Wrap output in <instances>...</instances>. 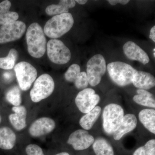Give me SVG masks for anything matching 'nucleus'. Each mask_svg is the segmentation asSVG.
<instances>
[{"mask_svg":"<svg viewBox=\"0 0 155 155\" xmlns=\"http://www.w3.org/2000/svg\"><path fill=\"white\" fill-rule=\"evenodd\" d=\"M16 134L11 128L7 127L0 128V148L12 149L16 143Z\"/></svg>","mask_w":155,"mask_h":155,"instance_id":"f3484780","label":"nucleus"},{"mask_svg":"<svg viewBox=\"0 0 155 155\" xmlns=\"http://www.w3.org/2000/svg\"><path fill=\"white\" fill-rule=\"evenodd\" d=\"M139 119L144 127L152 133L155 134V110L144 109L138 114Z\"/></svg>","mask_w":155,"mask_h":155,"instance_id":"6ab92c4d","label":"nucleus"},{"mask_svg":"<svg viewBox=\"0 0 155 155\" xmlns=\"http://www.w3.org/2000/svg\"><path fill=\"white\" fill-rule=\"evenodd\" d=\"M133 155H155V140H148L143 146L136 150Z\"/></svg>","mask_w":155,"mask_h":155,"instance_id":"393cba45","label":"nucleus"},{"mask_svg":"<svg viewBox=\"0 0 155 155\" xmlns=\"http://www.w3.org/2000/svg\"><path fill=\"white\" fill-rule=\"evenodd\" d=\"M100 101L93 89L86 88L78 93L75 99L76 107L81 113L87 114L96 107Z\"/></svg>","mask_w":155,"mask_h":155,"instance_id":"1a4fd4ad","label":"nucleus"},{"mask_svg":"<svg viewBox=\"0 0 155 155\" xmlns=\"http://www.w3.org/2000/svg\"><path fill=\"white\" fill-rule=\"evenodd\" d=\"M19 14L17 12L10 11L0 15V25H4L17 21Z\"/></svg>","mask_w":155,"mask_h":155,"instance_id":"bb28decb","label":"nucleus"},{"mask_svg":"<svg viewBox=\"0 0 155 155\" xmlns=\"http://www.w3.org/2000/svg\"><path fill=\"white\" fill-rule=\"evenodd\" d=\"M1 121H2V118H1V115H0V123H1Z\"/></svg>","mask_w":155,"mask_h":155,"instance_id":"f704fd0d","label":"nucleus"},{"mask_svg":"<svg viewBox=\"0 0 155 155\" xmlns=\"http://www.w3.org/2000/svg\"><path fill=\"white\" fill-rule=\"evenodd\" d=\"M112 6H115L117 4H120L122 5H126L130 2L129 0H109L107 1Z\"/></svg>","mask_w":155,"mask_h":155,"instance_id":"7c9ffc66","label":"nucleus"},{"mask_svg":"<svg viewBox=\"0 0 155 155\" xmlns=\"http://www.w3.org/2000/svg\"><path fill=\"white\" fill-rule=\"evenodd\" d=\"M92 145L96 155H114L113 147L105 139L102 137L97 138Z\"/></svg>","mask_w":155,"mask_h":155,"instance_id":"4be33fe9","label":"nucleus"},{"mask_svg":"<svg viewBox=\"0 0 155 155\" xmlns=\"http://www.w3.org/2000/svg\"><path fill=\"white\" fill-rule=\"evenodd\" d=\"M107 69L111 80L120 87L127 86L132 83L137 71L129 64L121 61L109 63Z\"/></svg>","mask_w":155,"mask_h":155,"instance_id":"7ed1b4c3","label":"nucleus"},{"mask_svg":"<svg viewBox=\"0 0 155 155\" xmlns=\"http://www.w3.org/2000/svg\"><path fill=\"white\" fill-rule=\"evenodd\" d=\"M81 72L80 66L77 64H73L67 69L64 74V77L67 81L74 83L75 79Z\"/></svg>","mask_w":155,"mask_h":155,"instance_id":"a878e982","label":"nucleus"},{"mask_svg":"<svg viewBox=\"0 0 155 155\" xmlns=\"http://www.w3.org/2000/svg\"><path fill=\"white\" fill-rule=\"evenodd\" d=\"M54 121L48 117L37 119L31 125L29 133L33 137H39L51 133L55 127Z\"/></svg>","mask_w":155,"mask_h":155,"instance_id":"f8f14e48","label":"nucleus"},{"mask_svg":"<svg viewBox=\"0 0 155 155\" xmlns=\"http://www.w3.org/2000/svg\"><path fill=\"white\" fill-rule=\"evenodd\" d=\"M137 119L135 115L132 114L124 115L120 126L113 134L114 140H120L125 134L134 130L137 127Z\"/></svg>","mask_w":155,"mask_h":155,"instance_id":"4468645a","label":"nucleus"},{"mask_svg":"<svg viewBox=\"0 0 155 155\" xmlns=\"http://www.w3.org/2000/svg\"><path fill=\"white\" fill-rule=\"evenodd\" d=\"M101 111V108L99 106H96L92 110L81 118L79 124L84 130H89L93 127Z\"/></svg>","mask_w":155,"mask_h":155,"instance_id":"aec40b11","label":"nucleus"},{"mask_svg":"<svg viewBox=\"0 0 155 155\" xmlns=\"http://www.w3.org/2000/svg\"><path fill=\"white\" fill-rule=\"evenodd\" d=\"M137 94L133 97V101L137 104L145 107L155 108V100L153 95L145 90L137 89Z\"/></svg>","mask_w":155,"mask_h":155,"instance_id":"412c9836","label":"nucleus"},{"mask_svg":"<svg viewBox=\"0 0 155 155\" xmlns=\"http://www.w3.org/2000/svg\"><path fill=\"white\" fill-rule=\"evenodd\" d=\"M76 2L73 0H61L57 5L48 6L46 13L50 16H54L69 13V9L75 7Z\"/></svg>","mask_w":155,"mask_h":155,"instance_id":"a211bd4d","label":"nucleus"},{"mask_svg":"<svg viewBox=\"0 0 155 155\" xmlns=\"http://www.w3.org/2000/svg\"><path fill=\"white\" fill-rule=\"evenodd\" d=\"M8 101L14 107L20 106L22 102L21 92L18 86H14L9 89L6 95Z\"/></svg>","mask_w":155,"mask_h":155,"instance_id":"b1692460","label":"nucleus"},{"mask_svg":"<svg viewBox=\"0 0 155 155\" xmlns=\"http://www.w3.org/2000/svg\"><path fill=\"white\" fill-rule=\"evenodd\" d=\"M11 6V2L8 0L3 1L0 3V15L9 12Z\"/></svg>","mask_w":155,"mask_h":155,"instance_id":"c756f323","label":"nucleus"},{"mask_svg":"<svg viewBox=\"0 0 155 155\" xmlns=\"http://www.w3.org/2000/svg\"><path fill=\"white\" fill-rule=\"evenodd\" d=\"M18 58V52L15 49H11L5 58H0V68L9 70L14 68Z\"/></svg>","mask_w":155,"mask_h":155,"instance_id":"5701e85b","label":"nucleus"},{"mask_svg":"<svg viewBox=\"0 0 155 155\" xmlns=\"http://www.w3.org/2000/svg\"><path fill=\"white\" fill-rule=\"evenodd\" d=\"M25 151L27 155H45L41 148L36 144L28 145Z\"/></svg>","mask_w":155,"mask_h":155,"instance_id":"c85d7f7f","label":"nucleus"},{"mask_svg":"<svg viewBox=\"0 0 155 155\" xmlns=\"http://www.w3.org/2000/svg\"><path fill=\"white\" fill-rule=\"evenodd\" d=\"M124 116V112L121 106L110 104L104 108L103 112V126L106 133L111 135L120 126Z\"/></svg>","mask_w":155,"mask_h":155,"instance_id":"20e7f679","label":"nucleus"},{"mask_svg":"<svg viewBox=\"0 0 155 155\" xmlns=\"http://www.w3.org/2000/svg\"><path fill=\"white\" fill-rule=\"evenodd\" d=\"M94 141V137L87 130L78 129L70 134L67 143L72 145L75 150H83L91 146Z\"/></svg>","mask_w":155,"mask_h":155,"instance_id":"9b49d317","label":"nucleus"},{"mask_svg":"<svg viewBox=\"0 0 155 155\" xmlns=\"http://www.w3.org/2000/svg\"><path fill=\"white\" fill-rule=\"evenodd\" d=\"M107 69L106 60L102 55L97 54L91 57L87 64L86 74L89 84L92 87L98 85Z\"/></svg>","mask_w":155,"mask_h":155,"instance_id":"39448f33","label":"nucleus"},{"mask_svg":"<svg viewBox=\"0 0 155 155\" xmlns=\"http://www.w3.org/2000/svg\"><path fill=\"white\" fill-rule=\"evenodd\" d=\"M41 26L37 22L29 25L26 31V40L28 51L31 57L40 58L47 50L46 38Z\"/></svg>","mask_w":155,"mask_h":155,"instance_id":"f257e3e1","label":"nucleus"},{"mask_svg":"<svg viewBox=\"0 0 155 155\" xmlns=\"http://www.w3.org/2000/svg\"><path fill=\"white\" fill-rule=\"evenodd\" d=\"M12 110L14 114L9 116L11 125L17 130H22L26 126V118L27 110L23 106L13 107Z\"/></svg>","mask_w":155,"mask_h":155,"instance_id":"dca6fc26","label":"nucleus"},{"mask_svg":"<svg viewBox=\"0 0 155 155\" xmlns=\"http://www.w3.org/2000/svg\"><path fill=\"white\" fill-rule=\"evenodd\" d=\"M75 87L79 90H83L86 88L89 85L88 79L86 72H81L75 82H74Z\"/></svg>","mask_w":155,"mask_h":155,"instance_id":"cd10ccee","label":"nucleus"},{"mask_svg":"<svg viewBox=\"0 0 155 155\" xmlns=\"http://www.w3.org/2000/svg\"><path fill=\"white\" fill-rule=\"evenodd\" d=\"M26 30V25L21 21L2 25L0 28V44L15 41L21 38Z\"/></svg>","mask_w":155,"mask_h":155,"instance_id":"9d476101","label":"nucleus"},{"mask_svg":"<svg viewBox=\"0 0 155 155\" xmlns=\"http://www.w3.org/2000/svg\"><path fill=\"white\" fill-rule=\"evenodd\" d=\"M75 2H77L81 5H85L87 2V0H76Z\"/></svg>","mask_w":155,"mask_h":155,"instance_id":"473e14b6","label":"nucleus"},{"mask_svg":"<svg viewBox=\"0 0 155 155\" xmlns=\"http://www.w3.org/2000/svg\"><path fill=\"white\" fill-rule=\"evenodd\" d=\"M55 155H70L69 153L67 152H62L57 154Z\"/></svg>","mask_w":155,"mask_h":155,"instance_id":"72a5a7b5","label":"nucleus"},{"mask_svg":"<svg viewBox=\"0 0 155 155\" xmlns=\"http://www.w3.org/2000/svg\"><path fill=\"white\" fill-rule=\"evenodd\" d=\"M14 70L20 88L23 91L28 90L37 76L35 67L28 62L22 61L15 66Z\"/></svg>","mask_w":155,"mask_h":155,"instance_id":"6e6552de","label":"nucleus"},{"mask_svg":"<svg viewBox=\"0 0 155 155\" xmlns=\"http://www.w3.org/2000/svg\"><path fill=\"white\" fill-rule=\"evenodd\" d=\"M47 51L49 59L55 64H67L71 58V53L69 48L58 39H52L48 41Z\"/></svg>","mask_w":155,"mask_h":155,"instance_id":"0eeeda50","label":"nucleus"},{"mask_svg":"<svg viewBox=\"0 0 155 155\" xmlns=\"http://www.w3.org/2000/svg\"><path fill=\"white\" fill-rule=\"evenodd\" d=\"M132 83L138 89L149 90L155 86V77L149 72L137 70Z\"/></svg>","mask_w":155,"mask_h":155,"instance_id":"2eb2a0df","label":"nucleus"},{"mask_svg":"<svg viewBox=\"0 0 155 155\" xmlns=\"http://www.w3.org/2000/svg\"><path fill=\"white\" fill-rule=\"evenodd\" d=\"M74 23V18L71 13L55 15L48 20L43 30L48 37L57 39L69 31Z\"/></svg>","mask_w":155,"mask_h":155,"instance_id":"f03ea898","label":"nucleus"},{"mask_svg":"<svg viewBox=\"0 0 155 155\" xmlns=\"http://www.w3.org/2000/svg\"><path fill=\"white\" fill-rule=\"evenodd\" d=\"M123 51L126 57L130 60L138 61L143 65L149 63L150 59L147 54L134 42L125 43Z\"/></svg>","mask_w":155,"mask_h":155,"instance_id":"ddd939ff","label":"nucleus"},{"mask_svg":"<svg viewBox=\"0 0 155 155\" xmlns=\"http://www.w3.org/2000/svg\"><path fill=\"white\" fill-rule=\"evenodd\" d=\"M55 83L51 75L48 74L41 75L35 81L30 92L31 101L38 103L47 98L53 93Z\"/></svg>","mask_w":155,"mask_h":155,"instance_id":"423d86ee","label":"nucleus"},{"mask_svg":"<svg viewBox=\"0 0 155 155\" xmlns=\"http://www.w3.org/2000/svg\"><path fill=\"white\" fill-rule=\"evenodd\" d=\"M150 39L152 40L154 42H155V26L154 25L150 31L149 35Z\"/></svg>","mask_w":155,"mask_h":155,"instance_id":"2f4dec72","label":"nucleus"}]
</instances>
